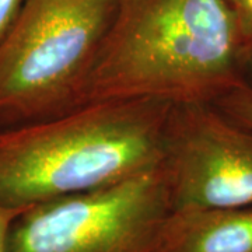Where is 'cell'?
<instances>
[{"label": "cell", "instance_id": "obj_1", "mask_svg": "<svg viewBox=\"0 0 252 252\" xmlns=\"http://www.w3.org/2000/svg\"><path fill=\"white\" fill-rule=\"evenodd\" d=\"M243 52L228 0H118L84 104H213L247 86Z\"/></svg>", "mask_w": 252, "mask_h": 252}, {"label": "cell", "instance_id": "obj_2", "mask_svg": "<svg viewBox=\"0 0 252 252\" xmlns=\"http://www.w3.org/2000/svg\"><path fill=\"white\" fill-rule=\"evenodd\" d=\"M170 108L102 101L0 130V203L28 207L158 168Z\"/></svg>", "mask_w": 252, "mask_h": 252}, {"label": "cell", "instance_id": "obj_3", "mask_svg": "<svg viewBox=\"0 0 252 252\" xmlns=\"http://www.w3.org/2000/svg\"><path fill=\"white\" fill-rule=\"evenodd\" d=\"M118 0H24L0 41V130L84 104Z\"/></svg>", "mask_w": 252, "mask_h": 252}, {"label": "cell", "instance_id": "obj_4", "mask_svg": "<svg viewBox=\"0 0 252 252\" xmlns=\"http://www.w3.org/2000/svg\"><path fill=\"white\" fill-rule=\"evenodd\" d=\"M170 212L158 167L27 207L10 228L7 252H157Z\"/></svg>", "mask_w": 252, "mask_h": 252}, {"label": "cell", "instance_id": "obj_5", "mask_svg": "<svg viewBox=\"0 0 252 252\" xmlns=\"http://www.w3.org/2000/svg\"><path fill=\"white\" fill-rule=\"evenodd\" d=\"M160 170L171 210L252 206V130L213 104L171 105Z\"/></svg>", "mask_w": 252, "mask_h": 252}, {"label": "cell", "instance_id": "obj_6", "mask_svg": "<svg viewBox=\"0 0 252 252\" xmlns=\"http://www.w3.org/2000/svg\"><path fill=\"white\" fill-rule=\"evenodd\" d=\"M157 252H252V206L171 210Z\"/></svg>", "mask_w": 252, "mask_h": 252}, {"label": "cell", "instance_id": "obj_7", "mask_svg": "<svg viewBox=\"0 0 252 252\" xmlns=\"http://www.w3.org/2000/svg\"><path fill=\"white\" fill-rule=\"evenodd\" d=\"M225 117L252 130V87L243 86L213 102Z\"/></svg>", "mask_w": 252, "mask_h": 252}, {"label": "cell", "instance_id": "obj_8", "mask_svg": "<svg viewBox=\"0 0 252 252\" xmlns=\"http://www.w3.org/2000/svg\"><path fill=\"white\" fill-rule=\"evenodd\" d=\"M234 10L244 49L252 45V0H228ZM244 54V52H243Z\"/></svg>", "mask_w": 252, "mask_h": 252}, {"label": "cell", "instance_id": "obj_9", "mask_svg": "<svg viewBox=\"0 0 252 252\" xmlns=\"http://www.w3.org/2000/svg\"><path fill=\"white\" fill-rule=\"evenodd\" d=\"M26 209L27 207H9L0 203V252H7L10 228Z\"/></svg>", "mask_w": 252, "mask_h": 252}, {"label": "cell", "instance_id": "obj_10", "mask_svg": "<svg viewBox=\"0 0 252 252\" xmlns=\"http://www.w3.org/2000/svg\"><path fill=\"white\" fill-rule=\"evenodd\" d=\"M24 0H0V41L14 24Z\"/></svg>", "mask_w": 252, "mask_h": 252}, {"label": "cell", "instance_id": "obj_11", "mask_svg": "<svg viewBox=\"0 0 252 252\" xmlns=\"http://www.w3.org/2000/svg\"><path fill=\"white\" fill-rule=\"evenodd\" d=\"M243 66L244 77H245V81H247V86L252 87V45L244 49Z\"/></svg>", "mask_w": 252, "mask_h": 252}]
</instances>
